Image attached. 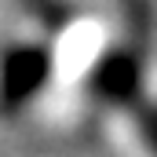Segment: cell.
I'll use <instances>...</instances> for the list:
<instances>
[{
    "mask_svg": "<svg viewBox=\"0 0 157 157\" xmlns=\"http://www.w3.org/2000/svg\"><path fill=\"white\" fill-rule=\"evenodd\" d=\"M143 132H146L150 146L157 150V113H154V110H146V113H143Z\"/></svg>",
    "mask_w": 157,
    "mask_h": 157,
    "instance_id": "obj_3",
    "label": "cell"
},
{
    "mask_svg": "<svg viewBox=\"0 0 157 157\" xmlns=\"http://www.w3.org/2000/svg\"><path fill=\"white\" fill-rule=\"evenodd\" d=\"M48 51L44 48H11L0 62V113H18L48 80Z\"/></svg>",
    "mask_w": 157,
    "mask_h": 157,
    "instance_id": "obj_1",
    "label": "cell"
},
{
    "mask_svg": "<svg viewBox=\"0 0 157 157\" xmlns=\"http://www.w3.org/2000/svg\"><path fill=\"white\" fill-rule=\"evenodd\" d=\"M135 84H139V70H135V62L128 55H110L106 66L99 70V91L106 99H117V102L132 99Z\"/></svg>",
    "mask_w": 157,
    "mask_h": 157,
    "instance_id": "obj_2",
    "label": "cell"
}]
</instances>
